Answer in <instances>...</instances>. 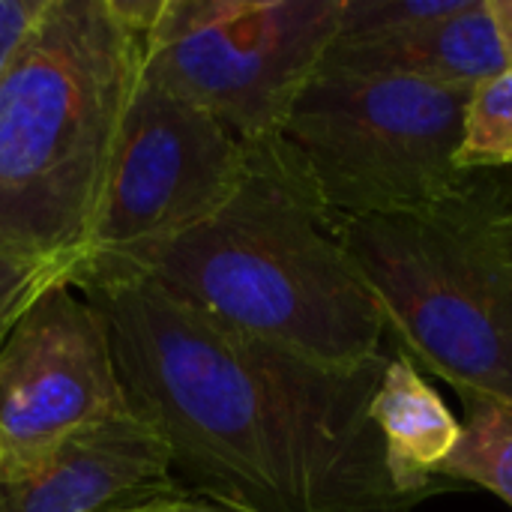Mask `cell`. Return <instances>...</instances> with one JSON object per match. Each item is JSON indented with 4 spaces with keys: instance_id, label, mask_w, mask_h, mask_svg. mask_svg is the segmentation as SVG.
I'll return each instance as SVG.
<instances>
[{
    "instance_id": "4",
    "label": "cell",
    "mask_w": 512,
    "mask_h": 512,
    "mask_svg": "<svg viewBox=\"0 0 512 512\" xmlns=\"http://www.w3.org/2000/svg\"><path fill=\"white\" fill-rule=\"evenodd\" d=\"M512 183L501 168L471 171L429 207L333 216L336 234L414 366L456 393L512 411Z\"/></svg>"
},
{
    "instance_id": "3",
    "label": "cell",
    "mask_w": 512,
    "mask_h": 512,
    "mask_svg": "<svg viewBox=\"0 0 512 512\" xmlns=\"http://www.w3.org/2000/svg\"><path fill=\"white\" fill-rule=\"evenodd\" d=\"M153 0H51L0 72V255L84 264Z\"/></svg>"
},
{
    "instance_id": "18",
    "label": "cell",
    "mask_w": 512,
    "mask_h": 512,
    "mask_svg": "<svg viewBox=\"0 0 512 512\" xmlns=\"http://www.w3.org/2000/svg\"><path fill=\"white\" fill-rule=\"evenodd\" d=\"M486 6H489V15L495 21L504 57H507V63H510L512 69V0H486Z\"/></svg>"
},
{
    "instance_id": "20",
    "label": "cell",
    "mask_w": 512,
    "mask_h": 512,
    "mask_svg": "<svg viewBox=\"0 0 512 512\" xmlns=\"http://www.w3.org/2000/svg\"><path fill=\"white\" fill-rule=\"evenodd\" d=\"M504 171H507V174H510V177H512V159H510V162H507V165H504Z\"/></svg>"
},
{
    "instance_id": "8",
    "label": "cell",
    "mask_w": 512,
    "mask_h": 512,
    "mask_svg": "<svg viewBox=\"0 0 512 512\" xmlns=\"http://www.w3.org/2000/svg\"><path fill=\"white\" fill-rule=\"evenodd\" d=\"M132 411L108 324L72 285L48 288L0 345V474Z\"/></svg>"
},
{
    "instance_id": "16",
    "label": "cell",
    "mask_w": 512,
    "mask_h": 512,
    "mask_svg": "<svg viewBox=\"0 0 512 512\" xmlns=\"http://www.w3.org/2000/svg\"><path fill=\"white\" fill-rule=\"evenodd\" d=\"M51 0H0V72Z\"/></svg>"
},
{
    "instance_id": "12",
    "label": "cell",
    "mask_w": 512,
    "mask_h": 512,
    "mask_svg": "<svg viewBox=\"0 0 512 512\" xmlns=\"http://www.w3.org/2000/svg\"><path fill=\"white\" fill-rule=\"evenodd\" d=\"M465 423L456 450L438 465V477L483 486L512 507V411L480 393H459Z\"/></svg>"
},
{
    "instance_id": "5",
    "label": "cell",
    "mask_w": 512,
    "mask_h": 512,
    "mask_svg": "<svg viewBox=\"0 0 512 512\" xmlns=\"http://www.w3.org/2000/svg\"><path fill=\"white\" fill-rule=\"evenodd\" d=\"M471 84L315 69L273 135L279 153L339 219L420 210L456 195Z\"/></svg>"
},
{
    "instance_id": "14",
    "label": "cell",
    "mask_w": 512,
    "mask_h": 512,
    "mask_svg": "<svg viewBox=\"0 0 512 512\" xmlns=\"http://www.w3.org/2000/svg\"><path fill=\"white\" fill-rule=\"evenodd\" d=\"M477 0H342L336 39H387L456 18Z\"/></svg>"
},
{
    "instance_id": "9",
    "label": "cell",
    "mask_w": 512,
    "mask_h": 512,
    "mask_svg": "<svg viewBox=\"0 0 512 512\" xmlns=\"http://www.w3.org/2000/svg\"><path fill=\"white\" fill-rule=\"evenodd\" d=\"M162 438L132 411L72 438L45 462L0 474V512H111L171 489Z\"/></svg>"
},
{
    "instance_id": "19",
    "label": "cell",
    "mask_w": 512,
    "mask_h": 512,
    "mask_svg": "<svg viewBox=\"0 0 512 512\" xmlns=\"http://www.w3.org/2000/svg\"><path fill=\"white\" fill-rule=\"evenodd\" d=\"M501 222H504L507 234H510V237H512V207H510V210H507V213H504V219H501Z\"/></svg>"
},
{
    "instance_id": "7",
    "label": "cell",
    "mask_w": 512,
    "mask_h": 512,
    "mask_svg": "<svg viewBox=\"0 0 512 512\" xmlns=\"http://www.w3.org/2000/svg\"><path fill=\"white\" fill-rule=\"evenodd\" d=\"M246 144L207 111L138 75L75 276L123 273L213 216L237 189Z\"/></svg>"
},
{
    "instance_id": "6",
    "label": "cell",
    "mask_w": 512,
    "mask_h": 512,
    "mask_svg": "<svg viewBox=\"0 0 512 512\" xmlns=\"http://www.w3.org/2000/svg\"><path fill=\"white\" fill-rule=\"evenodd\" d=\"M342 0H153L141 69L243 144L279 132L336 39Z\"/></svg>"
},
{
    "instance_id": "10",
    "label": "cell",
    "mask_w": 512,
    "mask_h": 512,
    "mask_svg": "<svg viewBox=\"0 0 512 512\" xmlns=\"http://www.w3.org/2000/svg\"><path fill=\"white\" fill-rule=\"evenodd\" d=\"M318 69L477 87L507 72L510 63L486 0H477L456 18L387 39H333Z\"/></svg>"
},
{
    "instance_id": "1",
    "label": "cell",
    "mask_w": 512,
    "mask_h": 512,
    "mask_svg": "<svg viewBox=\"0 0 512 512\" xmlns=\"http://www.w3.org/2000/svg\"><path fill=\"white\" fill-rule=\"evenodd\" d=\"M75 288L102 312L117 372L168 447L171 474L243 512H414L396 489L372 399L390 357L312 363L231 333L141 276Z\"/></svg>"
},
{
    "instance_id": "2",
    "label": "cell",
    "mask_w": 512,
    "mask_h": 512,
    "mask_svg": "<svg viewBox=\"0 0 512 512\" xmlns=\"http://www.w3.org/2000/svg\"><path fill=\"white\" fill-rule=\"evenodd\" d=\"M105 276H141L231 333L333 369L375 360L387 333L333 216L273 138L246 144L243 177L213 216Z\"/></svg>"
},
{
    "instance_id": "17",
    "label": "cell",
    "mask_w": 512,
    "mask_h": 512,
    "mask_svg": "<svg viewBox=\"0 0 512 512\" xmlns=\"http://www.w3.org/2000/svg\"><path fill=\"white\" fill-rule=\"evenodd\" d=\"M111 512H243L219 498L201 495V492H174V489H162L153 492L141 501H132L126 507H117Z\"/></svg>"
},
{
    "instance_id": "13",
    "label": "cell",
    "mask_w": 512,
    "mask_h": 512,
    "mask_svg": "<svg viewBox=\"0 0 512 512\" xmlns=\"http://www.w3.org/2000/svg\"><path fill=\"white\" fill-rule=\"evenodd\" d=\"M512 159V69L474 87L456 156L462 171L504 168Z\"/></svg>"
},
{
    "instance_id": "11",
    "label": "cell",
    "mask_w": 512,
    "mask_h": 512,
    "mask_svg": "<svg viewBox=\"0 0 512 512\" xmlns=\"http://www.w3.org/2000/svg\"><path fill=\"white\" fill-rule=\"evenodd\" d=\"M372 420L384 438L387 471L408 498H432L465 489L438 477V465L456 450L462 423L444 405L438 390L423 381L414 360L399 351L390 357L381 387L372 399Z\"/></svg>"
},
{
    "instance_id": "15",
    "label": "cell",
    "mask_w": 512,
    "mask_h": 512,
    "mask_svg": "<svg viewBox=\"0 0 512 512\" xmlns=\"http://www.w3.org/2000/svg\"><path fill=\"white\" fill-rule=\"evenodd\" d=\"M78 261L60 258H6L0 255V345L24 312L54 285L72 282L78 276Z\"/></svg>"
}]
</instances>
